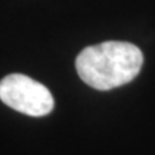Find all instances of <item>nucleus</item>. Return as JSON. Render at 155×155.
Listing matches in <instances>:
<instances>
[{"label": "nucleus", "mask_w": 155, "mask_h": 155, "mask_svg": "<svg viewBox=\"0 0 155 155\" xmlns=\"http://www.w3.org/2000/svg\"><path fill=\"white\" fill-rule=\"evenodd\" d=\"M144 63L138 46L129 42H102L78 55L76 71L83 82L98 91H109L134 81Z\"/></svg>", "instance_id": "1"}, {"label": "nucleus", "mask_w": 155, "mask_h": 155, "mask_svg": "<svg viewBox=\"0 0 155 155\" xmlns=\"http://www.w3.org/2000/svg\"><path fill=\"white\" fill-rule=\"evenodd\" d=\"M0 99L12 109L29 116H45L55 108L49 89L22 73H12L0 81Z\"/></svg>", "instance_id": "2"}]
</instances>
